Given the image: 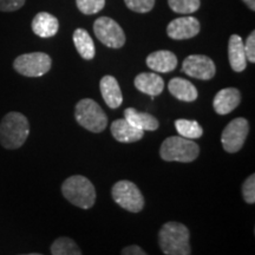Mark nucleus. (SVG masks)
Listing matches in <instances>:
<instances>
[{"instance_id": "obj_14", "label": "nucleus", "mask_w": 255, "mask_h": 255, "mask_svg": "<svg viewBox=\"0 0 255 255\" xmlns=\"http://www.w3.org/2000/svg\"><path fill=\"white\" fill-rule=\"evenodd\" d=\"M110 130L114 138L120 143H133L141 141L144 136V131L132 127L126 119L114 121L111 123Z\"/></svg>"}, {"instance_id": "obj_30", "label": "nucleus", "mask_w": 255, "mask_h": 255, "mask_svg": "<svg viewBox=\"0 0 255 255\" xmlns=\"http://www.w3.org/2000/svg\"><path fill=\"white\" fill-rule=\"evenodd\" d=\"M121 255H148L146 252L141 248L137 245H131V246L124 247L122 252H121Z\"/></svg>"}, {"instance_id": "obj_15", "label": "nucleus", "mask_w": 255, "mask_h": 255, "mask_svg": "<svg viewBox=\"0 0 255 255\" xmlns=\"http://www.w3.org/2000/svg\"><path fill=\"white\" fill-rule=\"evenodd\" d=\"M32 31L40 38H51L56 36L59 30V21L55 15L47 12H39L32 20Z\"/></svg>"}, {"instance_id": "obj_18", "label": "nucleus", "mask_w": 255, "mask_h": 255, "mask_svg": "<svg viewBox=\"0 0 255 255\" xmlns=\"http://www.w3.org/2000/svg\"><path fill=\"white\" fill-rule=\"evenodd\" d=\"M228 59L232 69L235 72L245 71L247 66V58L245 53L244 41L238 34H232L228 41Z\"/></svg>"}, {"instance_id": "obj_11", "label": "nucleus", "mask_w": 255, "mask_h": 255, "mask_svg": "<svg viewBox=\"0 0 255 255\" xmlns=\"http://www.w3.org/2000/svg\"><path fill=\"white\" fill-rule=\"evenodd\" d=\"M201 30L200 21L194 17H180L170 21L167 27V33L171 39H190L199 34Z\"/></svg>"}, {"instance_id": "obj_28", "label": "nucleus", "mask_w": 255, "mask_h": 255, "mask_svg": "<svg viewBox=\"0 0 255 255\" xmlns=\"http://www.w3.org/2000/svg\"><path fill=\"white\" fill-rule=\"evenodd\" d=\"M26 0H0V11L14 12L25 5Z\"/></svg>"}, {"instance_id": "obj_4", "label": "nucleus", "mask_w": 255, "mask_h": 255, "mask_svg": "<svg viewBox=\"0 0 255 255\" xmlns=\"http://www.w3.org/2000/svg\"><path fill=\"white\" fill-rule=\"evenodd\" d=\"M200 155V146L193 139L182 136H170L165 138L159 148V156L165 162L190 163Z\"/></svg>"}, {"instance_id": "obj_1", "label": "nucleus", "mask_w": 255, "mask_h": 255, "mask_svg": "<svg viewBox=\"0 0 255 255\" xmlns=\"http://www.w3.org/2000/svg\"><path fill=\"white\" fill-rule=\"evenodd\" d=\"M157 241L164 255H191L190 232L183 223H164L158 232Z\"/></svg>"}, {"instance_id": "obj_17", "label": "nucleus", "mask_w": 255, "mask_h": 255, "mask_svg": "<svg viewBox=\"0 0 255 255\" xmlns=\"http://www.w3.org/2000/svg\"><path fill=\"white\" fill-rule=\"evenodd\" d=\"M133 84L137 90L151 97L161 95L164 89L163 78L152 72H142L137 75Z\"/></svg>"}, {"instance_id": "obj_24", "label": "nucleus", "mask_w": 255, "mask_h": 255, "mask_svg": "<svg viewBox=\"0 0 255 255\" xmlns=\"http://www.w3.org/2000/svg\"><path fill=\"white\" fill-rule=\"evenodd\" d=\"M168 4L175 13L190 14L200 8L201 1L200 0H168Z\"/></svg>"}, {"instance_id": "obj_10", "label": "nucleus", "mask_w": 255, "mask_h": 255, "mask_svg": "<svg viewBox=\"0 0 255 255\" xmlns=\"http://www.w3.org/2000/svg\"><path fill=\"white\" fill-rule=\"evenodd\" d=\"M182 71L189 77L209 81L215 76V63L205 55H191L183 60Z\"/></svg>"}, {"instance_id": "obj_2", "label": "nucleus", "mask_w": 255, "mask_h": 255, "mask_svg": "<svg viewBox=\"0 0 255 255\" xmlns=\"http://www.w3.org/2000/svg\"><path fill=\"white\" fill-rule=\"evenodd\" d=\"M30 135V123L23 114L8 113L0 123V144L6 149L20 148Z\"/></svg>"}, {"instance_id": "obj_3", "label": "nucleus", "mask_w": 255, "mask_h": 255, "mask_svg": "<svg viewBox=\"0 0 255 255\" xmlns=\"http://www.w3.org/2000/svg\"><path fill=\"white\" fill-rule=\"evenodd\" d=\"M62 194L73 206L82 209H90L96 202V189L88 177L73 175L64 181Z\"/></svg>"}, {"instance_id": "obj_9", "label": "nucleus", "mask_w": 255, "mask_h": 255, "mask_svg": "<svg viewBox=\"0 0 255 255\" xmlns=\"http://www.w3.org/2000/svg\"><path fill=\"white\" fill-rule=\"evenodd\" d=\"M95 36L105 46L121 49L126 44V33L119 23L109 17H101L94 24Z\"/></svg>"}, {"instance_id": "obj_26", "label": "nucleus", "mask_w": 255, "mask_h": 255, "mask_svg": "<svg viewBox=\"0 0 255 255\" xmlns=\"http://www.w3.org/2000/svg\"><path fill=\"white\" fill-rule=\"evenodd\" d=\"M128 8L137 13H146L154 8L155 0H124Z\"/></svg>"}, {"instance_id": "obj_8", "label": "nucleus", "mask_w": 255, "mask_h": 255, "mask_svg": "<svg viewBox=\"0 0 255 255\" xmlns=\"http://www.w3.org/2000/svg\"><path fill=\"white\" fill-rule=\"evenodd\" d=\"M250 133V122L244 117H238L223 129L221 133V143L223 149L229 154L240 151Z\"/></svg>"}, {"instance_id": "obj_29", "label": "nucleus", "mask_w": 255, "mask_h": 255, "mask_svg": "<svg viewBox=\"0 0 255 255\" xmlns=\"http://www.w3.org/2000/svg\"><path fill=\"white\" fill-rule=\"evenodd\" d=\"M245 53H246L247 60L251 63H255V32L253 31L248 36L246 43L244 44Z\"/></svg>"}, {"instance_id": "obj_16", "label": "nucleus", "mask_w": 255, "mask_h": 255, "mask_svg": "<svg viewBox=\"0 0 255 255\" xmlns=\"http://www.w3.org/2000/svg\"><path fill=\"white\" fill-rule=\"evenodd\" d=\"M100 89L105 104L111 109H117L123 103V96L120 84L114 76H104L101 79Z\"/></svg>"}, {"instance_id": "obj_12", "label": "nucleus", "mask_w": 255, "mask_h": 255, "mask_svg": "<svg viewBox=\"0 0 255 255\" xmlns=\"http://www.w3.org/2000/svg\"><path fill=\"white\" fill-rule=\"evenodd\" d=\"M241 103V92L237 88H226L215 95L213 107L216 114L228 115Z\"/></svg>"}, {"instance_id": "obj_22", "label": "nucleus", "mask_w": 255, "mask_h": 255, "mask_svg": "<svg viewBox=\"0 0 255 255\" xmlns=\"http://www.w3.org/2000/svg\"><path fill=\"white\" fill-rule=\"evenodd\" d=\"M175 128H176L178 135L188 139H196L202 137L203 129L196 121H189L180 119L175 121Z\"/></svg>"}, {"instance_id": "obj_20", "label": "nucleus", "mask_w": 255, "mask_h": 255, "mask_svg": "<svg viewBox=\"0 0 255 255\" xmlns=\"http://www.w3.org/2000/svg\"><path fill=\"white\" fill-rule=\"evenodd\" d=\"M169 92L177 98L178 101L182 102H194L197 100V90L193 83L187 81V79L181 77H175L168 83Z\"/></svg>"}, {"instance_id": "obj_23", "label": "nucleus", "mask_w": 255, "mask_h": 255, "mask_svg": "<svg viewBox=\"0 0 255 255\" xmlns=\"http://www.w3.org/2000/svg\"><path fill=\"white\" fill-rule=\"evenodd\" d=\"M52 255H83L81 248L71 238L62 237L56 239L51 245Z\"/></svg>"}, {"instance_id": "obj_25", "label": "nucleus", "mask_w": 255, "mask_h": 255, "mask_svg": "<svg viewBox=\"0 0 255 255\" xmlns=\"http://www.w3.org/2000/svg\"><path fill=\"white\" fill-rule=\"evenodd\" d=\"M77 7L84 14H95L102 11L105 6V0H76Z\"/></svg>"}, {"instance_id": "obj_31", "label": "nucleus", "mask_w": 255, "mask_h": 255, "mask_svg": "<svg viewBox=\"0 0 255 255\" xmlns=\"http://www.w3.org/2000/svg\"><path fill=\"white\" fill-rule=\"evenodd\" d=\"M244 2L252 9V11H255V0H244Z\"/></svg>"}, {"instance_id": "obj_5", "label": "nucleus", "mask_w": 255, "mask_h": 255, "mask_svg": "<svg viewBox=\"0 0 255 255\" xmlns=\"http://www.w3.org/2000/svg\"><path fill=\"white\" fill-rule=\"evenodd\" d=\"M75 119L79 126L94 133L104 131L108 127L107 114L91 98H84L78 102L75 109Z\"/></svg>"}, {"instance_id": "obj_13", "label": "nucleus", "mask_w": 255, "mask_h": 255, "mask_svg": "<svg viewBox=\"0 0 255 255\" xmlns=\"http://www.w3.org/2000/svg\"><path fill=\"white\" fill-rule=\"evenodd\" d=\"M146 65L152 71L159 73L171 72L177 66V57L168 50L155 51L146 57Z\"/></svg>"}, {"instance_id": "obj_21", "label": "nucleus", "mask_w": 255, "mask_h": 255, "mask_svg": "<svg viewBox=\"0 0 255 255\" xmlns=\"http://www.w3.org/2000/svg\"><path fill=\"white\" fill-rule=\"evenodd\" d=\"M73 43H75L76 50L81 55L82 58L85 60H91L96 56V49L92 38L89 32L84 28H77L73 32Z\"/></svg>"}, {"instance_id": "obj_7", "label": "nucleus", "mask_w": 255, "mask_h": 255, "mask_svg": "<svg viewBox=\"0 0 255 255\" xmlns=\"http://www.w3.org/2000/svg\"><path fill=\"white\" fill-rule=\"evenodd\" d=\"M52 59L47 53L31 52L20 55L14 59L13 68L25 77H41L50 71Z\"/></svg>"}, {"instance_id": "obj_32", "label": "nucleus", "mask_w": 255, "mask_h": 255, "mask_svg": "<svg viewBox=\"0 0 255 255\" xmlns=\"http://www.w3.org/2000/svg\"><path fill=\"white\" fill-rule=\"evenodd\" d=\"M23 255H43V254H38V253H31V254H23Z\"/></svg>"}, {"instance_id": "obj_19", "label": "nucleus", "mask_w": 255, "mask_h": 255, "mask_svg": "<svg viewBox=\"0 0 255 255\" xmlns=\"http://www.w3.org/2000/svg\"><path fill=\"white\" fill-rule=\"evenodd\" d=\"M124 119L142 131H155L159 127L158 120L155 116L148 113H141L135 108H128L124 110Z\"/></svg>"}, {"instance_id": "obj_6", "label": "nucleus", "mask_w": 255, "mask_h": 255, "mask_svg": "<svg viewBox=\"0 0 255 255\" xmlns=\"http://www.w3.org/2000/svg\"><path fill=\"white\" fill-rule=\"evenodd\" d=\"M111 195L117 205L130 213H139L144 208V196L131 181L122 180L115 183Z\"/></svg>"}, {"instance_id": "obj_27", "label": "nucleus", "mask_w": 255, "mask_h": 255, "mask_svg": "<svg viewBox=\"0 0 255 255\" xmlns=\"http://www.w3.org/2000/svg\"><path fill=\"white\" fill-rule=\"evenodd\" d=\"M242 196H244L245 202L248 205H254L255 203V175L252 174L248 176L242 184L241 188Z\"/></svg>"}]
</instances>
